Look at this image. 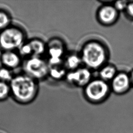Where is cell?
<instances>
[{
  "mask_svg": "<svg viewBox=\"0 0 133 133\" xmlns=\"http://www.w3.org/2000/svg\"><path fill=\"white\" fill-rule=\"evenodd\" d=\"M9 86L12 98L22 104L32 102L38 91L37 81L24 73L14 75Z\"/></svg>",
  "mask_w": 133,
  "mask_h": 133,
  "instance_id": "1",
  "label": "cell"
},
{
  "mask_svg": "<svg viewBox=\"0 0 133 133\" xmlns=\"http://www.w3.org/2000/svg\"><path fill=\"white\" fill-rule=\"evenodd\" d=\"M109 92L108 84L101 79L92 80L85 86L86 97L88 100L94 103L103 101L108 95Z\"/></svg>",
  "mask_w": 133,
  "mask_h": 133,
  "instance_id": "5",
  "label": "cell"
},
{
  "mask_svg": "<svg viewBox=\"0 0 133 133\" xmlns=\"http://www.w3.org/2000/svg\"><path fill=\"white\" fill-rule=\"evenodd\" d=\"M48 75L54 79L59 80L66 76V72L63 68L59 66V65L49 66Z\"/></svg>",
  "mask_w": 133,
  "mask_h": 133,
  "instance_id": "14",
  "label": "cell"
},
{
  "mask_svg": "<svg viewBox=\"0 0 133 133\" xmlns=\"http://www.w3.org/2000/svg\"><path fill=\"white\" fill-rule=\"evenodd\" d=\"M19 54L21 57H25L26 59L33 56L32 48L28 41H25L19 48Z\"/></svg>",
  "mask_w": 133,
  "mask_h": 133,
  "instance_id": "18",
  "label": "cell"
},
{
  "mask_svg": "<svg viewBox=\"0 0 133 133\" xmlns=\"http://www.w3.org/2000/svg\"><path fill=\"white\" fill-rule=\"evenodd\" d=\"M82 62V60L81 57L76 55L73 54L66 58L65 64L68 69L72 71H74L78 69V66Z\"/></svg>",
  "mask_w": 133,
  "mask_h": 133,
  "instance_id": "13",
  "label": "cell"
},
{
  "mask_svg": "<svg viewBox=\"0 0 133 133\" xmlns=\"http://www.w3.org/2000/svg\"><path fill=\"white\" fill-rule=\"evenodd\" d=\"M14 76L11 70L3 66L0 67V81L9 83Z\"/></svg>",
  "mask_w": 133,
  "mask_h": 133,
  "instance_id": "15",
  "label": "cell"
},
{
  "mask_svg": "<svg viewBox=\"0 0 133 133\" xmlns=\"http://www.w3.org/2000/svg\"><path fill=\"white\" fill-rule=\"evenodd\" d=\"M23 69L24 74L38 81L43 80L48 75L49 65L41 57L32 56L25 59Z\"/></svg>",
  "mask_w": 133,
  "mask_h": 133,
  "instance_id": "4",
  "label": "cell"
},
{
  "mask_svg": "<svg viewBox=\"0 0 133 133\" xmlns=\"http://www.w3.org/2000/svg\"><path fill=\"white\" fill-rule=\"evenodd\" d=\"M10 95L9 83L0 81V101L5 100Z\"/></svg>",
  "mask_w": 133,
  "mask_h": 133,
  "instance_id": "16",
  "label": "cell"
},
{
  "mask_svg": "<svg viewBox=\"0 0 133 133\" xmlns=\"http://www.w3.org/2000/svg\"><path fill=\"white\" fill-rule=\"evenodd\" d=\"M28 42L31 47L33 56L41 57L46 51V45L40 39L33 38L29 41Z\"/></svg>",
  "mask_w": 133,
  "mask_h": 133,
  "instance_id": "11",
  "label": "cell"
},
{
  "mask_svg": "<svg viewBox=\"0 0 133 133\" xmlns=\"http://www.w3.org/2000/svg\"><path fill=\"white\" fill-rule=\"evenodd\" d=\"M81 57L87 67L96 69L103 65L107 59V54L103 45L99 42L91 41L83 47Z\"/></svg>",
  "mask_w": 133,
  "mask_h": 133,
  "instance_id": "2",
  "label": "cell"
},
{
  "mask_svg": "<svg viewBox=\"0 0 133 133\" xmlns=\"http://www.w3.org/2000/svg\"><path fill=\"white\" fill-rule=\"evenodd\" d=\"M131 84L130 76L121 72L117 74L112 80L111 87L114 92L121 94L128 91Z\"/></svg>",
  "mask_w": 133,
  "mask_h": 133,
  "instance_id": "8",
  "label": "cell"
},
{
  "mask_svg": "<svg viewBox=\"0 0 133 133\" xmlns=\"http://www.w3.org/2000/svg\"><path fill=\"white\" fill-rule=\"evenodd\" d=\"M0 60L3 66L11 70L18 68L21 63V56L15 51H3Z\"/></svg>",
  "mask_w": 133,
  "mask_h": 133,
  "instance_id": "9",
  "label": "cell"
},
{
  "mask_svg": "<svg viewBox=\"0 0 133 133\" xmlns=\"http://www.w3.org/2000/svg\"><path fill=\"white\" fill-rule=\"evenodd\" d=\"M98 16L101 23L104 24H111L115 22L118 16V11L114 6L105 5L99 9Z\"/></svg>",
  "mask_w": 133,
  "mask_h": 133,
  "instance_id": "10",
  "label": "cell"
},
{
  "mask_svg": "<svg viewBox=\"0 0 133 133\" xmlns=\"http://www.w3.org/2000/svg\"><path fill=\"white\" fill-rule=\"evenodd\" d=\"M128 4V2L125 1H119L115 2L113 6L115 8V9L118 11L126 9Z\"/></svg>",
  "mask_w": 133,
  "mask_h": 133,
  "instance_id": "19",
  "label": "cell"
},
{
  "mask_svg": "<svg viewBox=\"0 0 133 133\" xmlns=\"http://www.w3.org/2000/svg\"><path fill=\"white\" fill-rule=\"evenodd\" d=\"M25 42L23 31L16 26L10 25L0 31V48L3 51H15Z\"/></svg>",
  "mask_w": 133,
  "mask_h": 133,
  "instance_id": "3",
  "label": "cell"
},
{
  "mask_svg": "<svg viewBox=\"0 0 133 133\" xmlns=\"http://www.w3.org/2000/svg\"><path fill=\"white\" fill-rule=\"evenodd\" d=\"M130 81H131V83L133 85V71H132L131 75H130Z\"/></svg>",
  "mask_w": 133,
  "mask_h": 133,
  "instance_id": "21",
  "label": "cell"
},
{
  "mask_svg": "<svg viewBox=\"0 0 133 133\" xmlns=\"http://www.w3.org/2000/svg\"><path fill=\"white\" fill-rule=\"evenodd\" d=\"M127 14L131 18H133V2L128 3L126 9Z\"/></svg>",
  "mask_w": 133,
  "mask_h": 133,
  "instance_id": "20",
  "label": "cell"
},
{
  "mask_svg": "<svg viewBox=\"0 0 133 133\" xmlns=\"http://www.w3.org/2000/svg\"><path fill=\"white\" fill-rule=\"evenodd\" d=\"M91 74L87 68H78L66 74L68 82L78 86H86L91 81Z\"/></svg>",
  "mask_w": 133,
  "mask_h": 133,
  "instance_id": "7",
  "label": "cell"
},
{
  "mask_svg": "<svg viewBox=\"0 0 133 133\" xmlns=\"http://www.w3.org/2000/svg\"><path fill=\"white\" fill-rule=\"evenodd\" d=\"M11 18L9 14L2 10H0V31L10 25Z\"/></svg>",
  "mask_w": 133,
  "mask_h": 133,
  "instance_id": "17",
  "label": "cell"
},
{
  "mask_svg": "<svg viewBox=\"0 0 133 133\" xmlns=\"http://www.w3.org/2000/svg\"><path fill=\"white\" fill-rule=\"evenodd\" d=\"M116 69L114 66L108 65L101 68L99 72V75L101 79L106 82L112 80L116 75Z\"/></svg>",
  "mask_w": 133,
  "mask_h": 133,
  "instance_id": "12",
  "label": "cell"
},
{
  "mask_svg": "<svg viewBox=\"0 0 133 133\" xmlns=\"http://www.w3.org/2000/svg\"><path fill=\"white\" fill-rule=\"evenodd\" d=\"M46 51L49 56L47 62L49 66L59 65L61 62L62 56L64 52L62 43L56 39L51 41L47 46Z\"/></svg>",
  "mask_w": 133,
  "mask_h": 133,
  "instance_id": "6",
  "label": "cell"
}]
</instances>
